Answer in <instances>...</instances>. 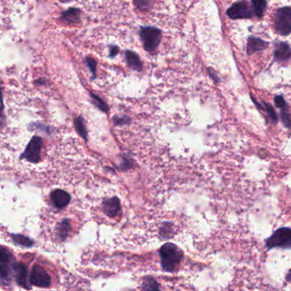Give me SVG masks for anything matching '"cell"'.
<instances>
[{
  "label": "cell",
  "instance_id": "f1b7e54d",
  "mask_svg": "<svg viewBox=\"0 0 291 291\" xmlns=\"http://www.w3.org/2000/svg\"><path fill=\"white\" fill-rule=\"evenodd\" d=\"M274 102H275L276 107L282 109H286L288 108V105L286 103L285 100L282 95H278L274 98Z\"/></svg>",
  "mask_w": 291,
  "mask_h": 291
},
{
  "label": "cell",
  "instance_id": "d6a6232c",
  "mask_svg": "<svg viewBox=\"0 0 291 291\" xmlns=\"http://www.w3.org/2000/svg\"><path fill=\"white\" fill-rule=\"evenodd\" d=\"M2 97H3V94H2V87H1V84H0V101H2Z\"/></svg>",
  "mask_w": 291,
  "mask_h": 291
},
{
  "label": "cell",
  "instance_id": "d4e9b609",
  "mask_svg": "<svg viewBox=\"0 0 291 291\" xmlns=\"http://www.w3.org/2000/svg\"><path fill=\"white\" fill-rule=\"evenodd\" d=\"M114 125L116 126H123L129 125L131 123V117L123 115V116H115L113 117Z\"/></svg>",
  "mask_w": 291,
  "mask_h": 291
},
{
  "label": "cell",
  "instance_id": "1f68e13d",
  "mask_svg": "<svg viewBox=\"0 0 291 291\" xmlns=\"http://www.w3.org/2000/svg\"><path fill=\"white\" fill-rule=\"evenodd\" d=\"M209 74L212 79H214V81L219 82V78H218L217 74H215V71H214V70H212L211 68H209Z\"/></svg>",
  "mask_w": 291,
  "mask_h": 291
},
{
  "label": "cell",
  "instance_id": "7c38bea8",
  "mask_svg": "<svg viewBox=\"0 0 291 291\" xmlns=\"http://www.w3.org/2000/svg\"><path fill=\"white\" fill-rule=\"evenodd\" d=\"M51 199L55 206L58 209H62L67 206L70 202V195L67 191L62 189H57L51 194Z\"/></svg>",
  "mask_w": 291,
  "mask_h": 291
},
{
  "label": "cell",
  "instance_id": "7402d4cb",
  "mask_svg": "<svg viewBox=\"0 0 291 291\" xmlns=\"http://www.w3.org/2000/svg\"><path fill=\"white\" fill-rule=\"evenodd\" d=\"M91 98H92L93 104L95 105L98 109L101 110L103 112H108L109 107L102 98H100L97 94H93V93H91Z\"/></svg>",
  "mask_w": 291,
  "mask_h": 291
},
{
  "label": "cell",
  "instance_id": "8992f818",
  "mask_svg": "<svg viewBox=\"0 0 291 291\" xmlns=\"http://www.w3.org/2000/svg\"><path fill=\"white\" fill-rule=\"evenodd\" d=\"M13 264L10 252L0 245V283L7 284L11 282Z\"/></svg>",
  "mask_w": 291,
  "mask_h": 291
},
{
  "label": "cell",
  "instance_id": "4fadbf2b",
  "mask_svg": "<svg viewBox=\"0 0 291 291\" xmlns=\"http://www.w3.org/2000/svg\"><path fill=\"white\" fill-rule=\"evenodd\" d=\"M269 43L266 41L262 40L261 38L251 36L248 39L247 54L249 56H252L253 54L263 51L267 48Z\"/></svg>",
  "mask_w": 291,
  "mask_h": 291
},
{
  "label": "cell",
  "instance_id": "44dd1931",
  "mask_svg": "<svg viewBox=\"0 0 291 291\" xmlns=\"http://www.w3.org/2000/svg\"><path fill=\"white\" fill-rule=\"evenodd\" d=\"M75 129L79 133V135L85 140H87V130L85 127V123L82 117H78L75 119Z\"/></svg>",
  "mask_w": 291,
  "mask_h": 291
},
{
  "label": "cell",
  "instance_id": "83f0119b",
  "mask_svg": "<svg viewBox=\"0 0 291 291\" xmlns=\"http://www.w3.org/2000/svg\"><path fill=\"white\" fill-rule=\"evenodd\" d=\"M133 165L134 161L131 158H123V160H122L120 168L122 171H127L129 169H131V168H133Z\"/></svg>",
  "mask_w": 291,
  "mask_h": 291
},
{
  "label": "cell",
  "instance_id": "2e32d148",
  "mask_svg": "<svg viewBox=\"0 0 291 291\" xmlns=\"http://www.w3.org/2000/svg\"><path fill=\"white\" fill-rule=\"evenodd\" d=\"M141 291H162V289L156 279L148 276L142 281Z\"/></svg>",
  "mask_w": 291,
  "mask_h": 291
},
{
  "label": "cell",
  "instance_id": "cb8c5ba5",
  "mask_svg": "<svg viewBox=\"0 0 291 291\" xmlns=\"http://www.w3.org/2000/svg\"><path fill=\"white\" fill-rule=\"evenodd\" d=\"M261 110H264V111L266 112L268 117H269L273 122L275 123L278 121V114H277V112H275L274 108H273L269 103L264 102V103L261 105Z\"/></svg>",
  "mask_w": 291,
  "mask_h": 291
},
{
  "label": "cell",
  "instance_id": "e0dca14e",
  "mask_svg": "<svg viewBox=\"0 0 291 291\" xmlns=\"http://www.w3.org/2000/svg\"><path fill=\"white\" fill-rule=\"evenodd\" d=\"M70 222L69 219H65L62 222H60L59 225L57 226V237L61 241H64L67 238L68 234L70 232Z\"/></svg>",
  "mask_w": 291,
  "mask_h": 291
},
{
  "label": "cell",
  "instance_id": "d6986e66",
  "mask_svg": "<svg viewBox=\"0 0 291 291\" xmlns=\"http://www.w3.org/2000/svg\"><path fill=\"white\" fill-rule=\"evenodd\" d=\"M11 238L13 240V242L17 245H21L24 247H32L34 245V241L29 238V237L21 234H12Z\"/></svg>",
  "mask_w": 291,
  "mask_h": 291
},
{
  "label": "cell",
  "instance_id": "30bf717a",
  "mask_svg": "<svg viewBox=\"0 0 291 291\" xmlns=\"http://www.w3.org/2000/svg\"><path fill=\"white\" fill-rule=\"evenodd\" d=\"M290 47L286 42H276L274 50V59L278 62L284 63L290 59Z\"/></svg>",
  "mask_w": 291,
  "mask_h": 291
},
{
  "label": "cell",
  "instance_id": "9c48e42d",
  "mask_svg": "<svg viewBox=\"0 0 291 291\" xmlns=\"http://www.w3.org/2000/svg\"><path fill=\"white\" fill-rule=\"evenodd\" d=\"M12 270H13V275L16 279V283H18V285L21 286L23 288L29 289V282H28V269L26 265L23 263L14 262L12 265Z\"/></svg>",
  "mask_w": 291,
  "mask_h": 291
},
{
  "label": "cell",
  "instance_id": "484cf974",
  "mask_svg": "<svg viewBox=\"0 0 291 291\" xmlns=\"http://www.w3.org/2000/svg\"><path fill=\"white\" fill-rule=\"evenodd\" d=\"M85 61L86 66L89 67L91 72L93 74V79H95L97 74V61L92 57H86Z\"/></svg>",
  "mask_w": 291,
  "mask_h": 291
},
{
  "label": "cell",
  "instance_id": "ac0fdd59",
  "mask_svg": "<svg viewBox=\"0 0 291 291\" xmlns=\"http://www.w3.org/2000/svg\"><path fill=\"white\" fill-rule=\"evenodd\" d=\"M251 3H252L253 11L256 16L258 18H262L267 6L266 0H251Z\"/></svg>",
  "mask_w": 291,
  "mask_h": 291
},
{
  "label": "cell",
  "instance_id": "5b68a950",
  "mask_svg": "<svg viewBox=\"0 0 291 291\" xmlns=\"http://www.w3.org/2000/svg\"><path fill=\"white\" fill-rule=\"evenodd\" d=\"M227 15L232 20L250 19L254 15V11L250 3L246 0H240L227 10Z\"/></svg>",
  "mask_w": 291,
  "mask_h": 291
},
{
  "label": "cell",
  "instance_id": "4316f807",
  "mask_svg": "<svg viewBox=\"0 0 291 291\" xmlns=\"http://www.w3.org/2000/svg\"><path fill=\"white\" fill-rule=\"evenodd\" d=\"M281 119L283 125L287 129H289L290 127V114L288 112V108L286 109L281 110Z\"/></svg>",
  "mask_w": 291,
  "mask_h": 291
},
{
  "label": "cell",
  "instance_id": "4dcf8cb0",
  "mask_svg": "<svg viewBox=\"0 0 291 291\" xmlns=\"http://www.w3.org/2000/svg\"><path fill=\"white\" fill-rule=\"evenodd\" d=\"M4 119H5V115H4V105L2 101H0V126L2 125Z\"/></svg>",
  "mask_w": 291,
  "mask_h": 291
},
{
  "label": "cell",
  "instance_id": "8fae6325",
  "mask_svg": "<svg viewBox=\"0 0 291 291\" xmlns=\"http://www.w3.org/2000/svg\"><path fill=\"white\" fill-rule=\"evenodd\" d=\"M121 210V201L117 197L106 199L103 203V211L108 217H115Z\"/></svg>",
  "mask_w": 291,
  "mask_h": 291
},
{
  "label": "cell",
  "instance_id": "7a4b0ae2",
  "mask_svg": "<svg viewBox=\"0 0 291 291\" xmlns=\"http://www.w3.org/2000/svg\"><path fill=\"white\" fill-rule=\"evenodd\" d=\"M139 35L144 44V50L152 53L158 48L163 38V32L159 28L144 26L139 30Z\"/></svg>",
  "mask_w": 291,
  "mask_h": 291
},
{
  "label": "cell",
  "instance_id": "5bb4252c",
  "mask_svg": "<svg viewBox=\"0 0 291 291\" xmlns=\"http://www.w3.org/2000/svg\"><path fill=\"white\" fill-rule=\"evenodd\" d=\"M125 59L129 68L137 71H141L143 69V64L139 58V55L133 51H125Z\"/></svg>",
  "mask_w": 291,
  "mask_h": 291
},
{
  "label": "cell",
  "instance_id": "52a82bcc",
  "mask_svg": "<svg viewBox=\"0 0 291 291\" xmlns=\"http://www.w3.org/2000/svg\"><path fill=\"white\" fill-rule=\"evenodd\" d=\"M41 148V138L39 137V136H34L27 146L24 153L21 154V158L26 159L30 163H37L40 159Z\"/></svg>",
  "mask_w": 291,
  "mask_h": 291
},
{
  "label": "cell",
  "instance_id": "277c9868",
  "mask_svg": "<svg viewBox=\"0 0 291 291\" xmlns=\"http://www.w3.org/2000/svg\"><path fill=\"white\" fill-rule=\"evenodd\" d=\"M275 28L279 35H289L291 32V9L289 6L280 8L276 11Z\"/></svg>",
  "mask_w": 291,
  "mask_h": 291
},
{
  "label": "cell",
  "instance_id": "f546056e",
  "mask_svg": "<svg viewBox=\"0 0 291 291\" xmlns=\"http://www.w3.org/2000/svg\"><path fill=\"white\" fill-rule=\"evenodd\" d=\"M119 51H120V48H119L118 46L111 45L109 47V57H111V58L116 57L118 55Z\"/></svg>",
  "mask_w": 291,
  "mask_h": 291
},
{
  "label": "cell",
  "instance_id": "ba28073f",
  "mask_svg": "<svg viewBox=\"0 0 291 291\" xmlns=\"http://www.w3.org/2000/svg\"><path fill=\"white\" fill-rule=\"evenodd\" d=\"M29 282L33 285L40 288H48L52 283L49 274L39 265H34L32 268Z\"/></svg>",
  "mask_w": 291,
  "mask_h": 291
},
{
  "label": "cell",
  "instance_id": "3957f363",
  "mask_svg": "<svg viewBox=\"0 0 291 291\" xmlns=\"http://www.w3.org/2000/svg\"><path fill=\"white\" fill-rule=\"evenodd\" d=\"M265 246L268 250L274 248L289 249L291 246V230L289 227H280L273 232L271 237L265 241Z\"/></svg>",
  "mask_w": 291,
  "mask_h": 291
},
{
  "label": "cell",
  "instance_id": "9a60e30c",
  "mask_svg": "<svg viewBox=\"0 0 291 291\" xmlns=\"http://www.w3.org/2000/svg\"><path fill=\"white\" fill-rule=\"evenodd\" d=\"M81 11L77 8H70L61 15V19L68 23H76L80 20Z\"/></svg>",
  "mask_w": 291,
  "mask_h": 291
},
{
  "label": "cell",
  "instance_id": "ffe728a7",
  "mask_svg": "<svg viewBox=\"0 0 291 291\" xmlns=\"http://www.w3.org/2000/svg\"><path fill=\"white\" fill-rule=\"evenodd\" d=\"M133 5L142 12H148L154 6V0H133Z\"/></svg>",
  "mask_w": 291,
  "mask_h": 291
},
{
  "label": "cell",
  "instance_id": "6da1fadb",
  "mask_svg": "<svg viewBox=\"0 0 291 291\" xmlns=\"http://www.w3.org/2000/svg\"><path fill=\"white\" fill-rule=\"evenodd\" d=\"M161 265L166 273H172L183 260L184 253L177 245L167 243L159 250Z\"/></svg>",
  "mask_w": 291,
  "mask_h": 291
},
{
  "label": "cell",
  "instance_id": "603a6c76",
  "mask_svg": "<svg viewBox=\"0 0 291 291\" xmlns=\"http://www.w3.org/2000/svg\"><path fill=\"white\" fill-rule=\"evenodd\" d=\"M160 234L164 239L167 238H171L173 235V224L170 222H164L163 226L161 227Z\"/></svg>",
  "mask_w": 291,
  "mask_h": 291
}]
</instances>
